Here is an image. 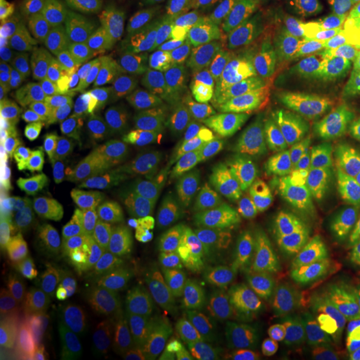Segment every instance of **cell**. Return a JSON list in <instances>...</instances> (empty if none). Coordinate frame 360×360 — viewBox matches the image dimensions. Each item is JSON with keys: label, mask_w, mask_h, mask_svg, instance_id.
Returning a JSON list of instances; mask_svg holds the SVG:
<instances>
[{"label": "cell", "mask_w": 360, "mask_h": 360, "mask_svg": "<svg viewBox=\"0 0 360 360\" xmlns=\"http://www.w3.org/2000/svg\"><path fill=\"white\" fill-rule=\"evenodd\" d=\"M89 324L110 338L116 347L129 352L134 360H142V354L153 345L158 324L150 321L134 302L106 304L92 310Z\"/></svg>", "instance_id": "obj_24"}, {"label": "cell", "mask_w": 360, "mask_h": 360, "mask_svg": "<svg viewBox=\"0 0 360 360\" xmlns=\"http://www.w3.org/2000/svg\"><path fill=\"white\" fill-rule=\"evenodd\" d=\"M307 174H309V168H302L298 172V179L281 194V198L272 206L270 214L257 234L255 243L248 246L245 255L231 260L220 272L224 278H229V276L250 278L252 270L257 269L258 264H262L274 250H278V248L283 250L290 232H292L296 214H298V208H300L302 196H304Z\"/></svg>", "instance_id": "obj_20"}, {"label": "cell", "mask_w": 360, "mask_h": 360, "mask_svg": "<svg viewBox=\"0 0 360 360\" xmlns=\"http://www.w3.org/2000/svg\"><path fill=\"white\" fill-rule=\"evenodd\" d=\"M198 16L217 30L257 42H286L302 37L307 0H193Z\"/></svg>", "instance_id": "obj_12"}, {"label": "cell", "mask_w": 360, "mask_h": 360, "mask_svg": "<svg viewBox=\"0 0 360 360\" xmlns=\"http://www.w3.org/2000/svg\"><path fill=\"white\" fill-rule=\"evenodd\" d=\"M266 274L292 302L288 333L307 328L322 310L335 307V260H290Z\"/></svg>", "instance_id": "obj_16"}, {"label": "cell", "mask_w": 360, "mask_h": 360, "mask_svg": "<svg viewBox=\"0 0 360 360\" xmlns=\"http://www.w3.org/2000/svg\"><path fill=\"white\" fill-rule=\"evenodd\" d=\"M260 129L290 165L296 158L336 146L345 130L309 78H300L264 116Z\"/></svg>", "instance_id": "obj_10"}, {"label": "cell", "mask_w": 360, "mask_h": 360, "mask_svg": "<svg viewBox=\"0 0 360 360\" xmlns=\"http://www.w3.org/2000/svg\"><path fill=\"white\" fill-rule=\"evenodd\" d=\"M196 14L184 0H134L122 39L156 82L196 65L206 32Z\"/></svg>", "instance_id": "obj_4"}, {"label": "cell", "mask_w": 360, "mask_h": 360, "mask_svg": "<svg viewBox=\"0 0 360 360\" xmlns=\"http://www.w3.org/2000/svg\"><path fill=\"white\" fill-rule=\"evenodd\" d=\"M65 49L63 40H42L30 52L2 63L0 108L18 115H32L51 94L65 66L70 65Z\"/></svg>", "instance_id": "obj_14"}, {"label": "cell", "mask_w": 360, "mask_h": 360, "mask_svg": "<svg viewBox=\"0 0 360 360\" xmlns=\"http://www.w3.org/2000/svg\"><path fill=\"white\" fill-rule=\"evenodd\" d=\"M314 360H360V316L326 322L312 342Z\"/></svg>", "instance_id": "obj_31"}, {"label": "cell", "mask_w": 360, "mask_h": 360, "mask_svg": "<svg viewBox=\"0 0 360 360\" xmlns=\"http://www.w3.org/2000/svg\"><path fill=\"white\" fill-rule=\"evenodd\" d=\"M134 304L155 324H167L219 307V298L217 290L205 284L170 283L155 288H139Z\"/></svg>", "instance_id": "obj_23"}, {"label": "cell", "mask_w": 360, "mask_h": 360, "mask_svg": "<svg viewBox=\"0 0 360 360\" xmlns=\"http://www.w3.org/2000/svg\"><path fill=\"white\" fill-rule=\"evenodd\" d=\"M210 122L193 77L179 75L156 82L134 120L132 132L148 155L170 167L205 144Z\"/></svg>", "instance_id": "obj_6"}, {"label": "cell", "mask_w": 360, "mask_h": 360, "mask_svg": "<svg viewBox=\"0 0 360 360\" xmlns=\"http://www.w3.org/2000/svg\"><path fill=\"white\" fill-rule=\"evenodd\" d=\"M298 172L300 170L290 172V174H286L281 180H274V182H270L266 186H260L257 191H252L243 202H238V206L234 208L232 220H234V226H236V232H238V250H236L234 258L245 255L246 250H248V246L255 243V238H257V234L262 229L266 217L270 214L272 206L276 205L281 194L298 179Z\"/></svg>", "instance_id": "obj_29"}, {"label": "cell", "mask_w": 360, "mask_h": 360, "mask_svg": "<svg viewBox=\"0 0 360 360\" xmlns=\"http://www.w3.org/2000/svg\"><path fill=\"white\" fill-rule=\"evenodd\" d=\"M194 82L210 127H260L288 89L283 66L240 40L206 30Z\"/></svg>", "instance_id": "obj_1"}, {"label": "cell", "mask_w": 360, "mask_h": 360, "mask_svg": "<svg viewBox=\"0 0 360 360\" xmlns=\"http://www.w3.org/2000/svg\"><path fill=\"white\" fill-rule=\"evenodd\" d=\"M335 307H345L360 296V224L336 248Z\"/></svg>", "instance_id": "obj_32"}, {"label": "cell", "mask_w": 360, "mask_h": 360, "mask_svg": "<svg viewBox=\"0 0 360 360\" xmlns=\"http://www.w3.org/2000/svg\"><path fill=\"white\" fill-rule=\"evenodd\" d=\"M188 217L191 205L184 194L180 193L176 182L167 172L156 170L150 191L142 206L139 232L156 245L170 248L182 229L188 224Z\"/></svg>", "instance_id": "obj_21"}, {"label": "cell", "mask_w": 360, "mask_h": 360, "mask_svg": "<svg viewBox=\"0 0 360 360\" xmlns=\"http://www.w3.org/2000/svg\"><path fill=\"white\" fill-rule=\"evenodd\" d=\"M54 156L40 153L30 139L0 141V172L2 180L18 188H32L40 174L49 168Z\"/></svg>", "instance_id": "obj_30"}, {"label": "cell", "mask_w": 360, "mask_h": 360, "mask_svg": "<svg viewBox=\"0 0 360 360\" xmlns=\"http://www.w3.org/2000/svg\"><path fill=\"white\" fill-rule=\"evenodd\" d=\"M42 292L66 321H78L106 304L134 302L139 286L120 250L86 248L54 264L44 276Z\"/></svg>", "instance_id": "obj_5"}, {"label": "cell", "mask_w": 360, "mask_h": 360, "mask_svg": "<svg viewBox=\"0 0 360 360\" xmlns=\"http://www.w3.org/2000/svg\"><path fill=\"white\" fill-rule=\"evenodd\" d=\"M28 270L11 255L0 252V302H6L20 295V284Z\"/></svg>", "instance_id": "obj_35"}, {"label": "cell", "mask_w": 360, "mask_h": 360, "mask_svg": "<svg viewBox=\"0 0 360 360\" xmlns=\"http://www.w3.org/2000/svg\"><path fill=\"white\" fill-rule=\"evenodd\" d=\"M252 352H245V350H232V348H224L220 345L210 347L206 352H202L196 360H250Z\"/></svg>", "instance_id": "obj_39"}, {"label": "cell", "mask_w": 360, "mask_h": 360, "mask_svg": "<svg viewBox=\"0 0 360 360\" xmlns=\"http://www.w3.org/2000/svg\"><path fill=\"white\" fill-rule=\"evenodd\" d=\"M134 0H66L58 16V34L68 51L84 52L122 39L132 18Z\"/></svg>", "instance_id": "obj_18"}, {"label": "cell", "mask_w": 360, "mask_h": 360, "mask_svg": "<svg viewBox=\"0 0 360 360\" xmlns=\"http://www.w3.org/2000/svg\"><path fill=\"white\" fill-rule=\"evenodd\" d=\"M208 243H210L208 224H205L200 217L191 208L188 224L182 229V232L176 236V240L168 248L170 257L174 260L176 272H179L180 283L210 286V281H208Z\"/></svg>", "instance_id": "obj_27"}, {"label": "cell", "mask_w": 360, "mask_h": 360, "mask_svg": "<svg viewBox=\"0 0 360 360\" xmlns=\"http://www.w3.org/2000/svg\"><path fill=\"white\" fill-rule=\"evenodd\" d=\"M156 170L144 148L127 141L104 142L90 174L94 219L103 238L124 243L139 232Z\"/></svg>", "instance_id": "obj_3"}, {"label": "cell", "mask_w": 360, "mask_h": 360, "mask_svg": "<svg viewBox=\"0 0 360 360\" xmlns=\"http://www.w3.org/2000/svg\"><path fill=\"white\" fill-rule=\"evenodd\" d=\"M292 319V302L276 288L269 274L246 278L229 298L220 314L217 345L232 350L257 352L258 348L283 342Z\"/></svg>", "instance_id": "obj_11"}, {"label": "cell", "mask_w": 360, "mask_h": 360, "mask_svg": "<svg viewBox=\"0 0 360 360\" xmlns=\"http://www.w3.org/2000/svg\"><path fill=\"white\" fill-rule=\"evenodd\" d=\"M360 224V196L330 168H309L304 196L281 260H300L336 250Z\"/></svg>", "instance_id": "obj_8"}, {"label": "cell", "mask_w": 360, "mask_h": 360, "mask_svg": "<svg viewBox=\"0 0 360 360\" xmlns=\"http://www.w3.org/2000/svg\"><path fill=\"white\" fill-rule=\"evenodd\" d=\"M30 234H32L30 219L16 214H0V252H6L16 258L28 272L32 269L28 258Z\"/></svg>", "instance_id": "obj_34"}, {"label": "cell", "mask_w": 360, "mask_h": 360, "mask_svg": "<svg viewBox=\"0 0 360 360\" xmlns=\"http://www.w3.org/2000/svg\"><path fill=\"white\" fill-rule=\"evenodd\" d=\"M115 129L78 82L72 65L65 66L51 94L28 115L30 141L56 156L98 155Z\"/></svg>", "instance_id": "obj_7"}, {"label": "cell", "mask_w": 360, "mask_h": 360, "mask_svg": "<svg viewBox=\"0 0 360 360\" xmlns=\"http://www.w3.org/2000/svg\"><path fill=\"white\" fill-rule=\"evenodd\" d=\"M352 186H354V191L359 193L360 196V168H359V172H356V176H354V182H352Z\"/></svg>", "instance_id": "obj_41"}, {"label": "cell", "mask_w": 360, "mask_h": 360, "mask_svg": "<svg viewBox=\"0 0 360 360\" xmlns=\"http://www.w3.org/2000/svg\"><path fill=\"white\" fill-rule=\"evenodd\" d=\"M220 307L202 310L182 321L158 324L153 345L142 360H196L220 326Z\"/></svg>", "instance_id": "obj_22"}, {"label": "cell", "mask_w": 360, "mask_h": 360, "mask_svg": "<svg viewBox=\"0 0 360 360\" xmlns=\"http://www.w3.org/2000/svg\"><path fill=\"white\" fill-rule=\"evenodd\" d=\"M37 202L46 206L77 232L89 229L94 217L86 162L78 156H54L30 188Z\"/></svg>", "instance_id": "obj_17"}, {"label": "cell", "mask_w": 360, "mask_h": 360, "mask_svg": "<svg viewBox=\"0 0 360 360\" xmlns=\"http://www.w3.org/2000/svg\"><path fill=\"white\" fill-rule=\"evenodd\" d=\"M65 354L70 360H134L90 324L72 335L65 345Z\"/></svg>", "instance_id": "obj_33"}, {"label": "cell", "mask_w": 360, "mask_h": 360, "mask_svg": "<svg viewBox=\"0 0 360 360\" xmlns=\"http://www.w3.org/2000/svg\"><path fill=\"white\" fill-rule=\"evenodd\" d=\"M120 255L139 288H155L160 284L180 283L170 250L146 238L142 232L120 243Z\"/></svg>", "instance_id": "obj_25"}, {"label": "cell", "mask_w": 360, "mask_h": 360, "mask_svg": "<svg viewBox=\"0 0 360 360\" xmlns=\"http://www.w3.org/2000/svg\"><path fill=\"white\" fill-rule=\"evenodd\" d=\"M202 146L232 191L240 194L257 188L260 182L288 167L260 127H210Z\"/></svg>", "instance_id": "obj_13"}, {"label": "cell", "mask_w": 360, "mask_h": 360, "mask_svg": "<svg viewBox=\"0 0 360 360\" xmlns=\"http://www.w3.org/2000/svg\"><path fill=\"white\" fill-rule=\"evenodd\" d=\"M28 134V116L0 108V141H22Z\"/></svg>", "instance_id": "obj_37"}, {"label": "cell", "mask_w": 360, "mask_h": 360, "mask_svg": "<svg viewBox=\"0 0 360 360\" xmlns=\"http://www.w3.org/2000/svg\"><path fill=\"white\" fill-rule=\"evenodd\" d=\"M37 206V198L28 196L25 188H18L2 180L0 186V214H16V217H32V210Z\"/></svg>", "instance_id": "obj_36"}, {"label": "cell", "mask_w": 360, "mask_h": 360, "mask_svg": "<svg viewBox=\"0 0 360 360\" xmlns=\"http://www.w3.org/2000/svg\"><path fill=\"white\" fill-rule=\"evenodd\" d=\"M0 360H26V359H20V356H14V354H8V352H2V350H0Z\"/></svg>", "instance_id": "obj_40"}, {"label": "cell", "mask_w": 360, "mask_h": 360, "mask_svg": "<svg viewBox=\"0 0 360 360\" xmlns=\"http://www.w3.org/2000/svg\"><path fill=\"white\" fill-rule=\"evenodd\" d=\"M66 328L42 304L18 295L0 302V348L26 360H56Z\"/></svg>", "instance_id": "obj_15"}, {"label": "cell", "mask_w": 360, "mask_h": 360, "mask_svg": "<svg viewBox=\"0 0 360 360\" xmlns=\"http://www.w3.org/2000/svg\"><path fill=\"white\" fill-rule=\"evenodd\" d=\"M264 360H314V356L309 354L304 348L295 347V345H286V342H278V345L270 347Z\"/></svg>", "instance_id": "obj_38"}, {"label": "cell", "mask_w": 360, "mask_h": 360, "mask_svg": "<svg viewBox=\"0 0 360 360\" xmlns=\"http://www.w3.org/2000/svg\"><path fill=\"white\" fill-rule=\"evenodd\" d=\"M30 245H28V258L32 269H46L58 262L65 250L72 245L78 236L75 229H70L65 220L58 219L46 206L37 202L32 217H30Z\"/></svg>", "instance_id": "obj_28"}, {"label": "cell", "mask_w": 360, "mask_h": 360, "mask_svg": "<svg viewBox=\"0 0 360 360\" xmlns=\"http://www.w3.org/2000/svg\"><path fill=\"white\" fill-rule=\"evenodd\" d=\"M168 170L191 208L208 226L220 217L232 214L238 206V198L243 196L232 191L210 156L206 155L205 146L180 156Z\"/></svg>", "instance_id": "obj_19"}, {"label": "cell", "mask_w": 360, "mask_h": 360, "mask_svg": "<svg viewBox=\"0 0 360 360\" xmlns=\"http://www.w3.org/2000/svg\"><path fill=\"white\" fill-rule=\"evenodd\" d=\"M44 13L18 0H0V58L8 63L42 42Z\"/></svg>", "instance_id": "obj_26"}, {"label": "cell", "mask_w": 360, "mask_h": 360, "mask_svg": "<svg viewBox=\"0 0 360 360\" xmlns=\"http://www.w3.org/2000/svg\"><path fill=\"white\" fill-rule=\"evenodd\" d=\"M82 77L92 103L120 130H132L156 84L124 39L106 40L84 52Z\"/></svg>", "instance_id": "obj_9"}, {"label": "cell", "mask_w": 360, "mask_h": 360, "mask_svg": "<svg viewBox=\"0 0 360 360\" xmlns=\"http://www.w3.org/2000/svg\"><path fill=\"white\" fill-rule=\"evenodd\" d=\"M304 78L347 132L360 120V25L340 11L321 14L296 42Z\"/></svg>", "instance_id": "obj_2"}]
</instances>
